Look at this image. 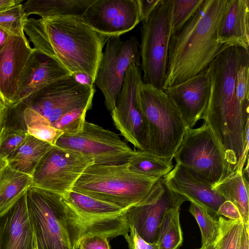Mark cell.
I'll use <instances>...</instances> for the list:
<instances>
[{"mask_svg": "<svg viewBox=\"0 0 249 249\" xmlns=\"http://www.w3.org/2000/svg\"><path fill=\"white\" fill-rule=\"evenodd\" d=\"M52 146L28 134L25 141L6 158L7 164L32 177L38 163Z\"/></svg>", "mask_w": 249, "mask_h": 249, "instance_id": "cell-23", "label": "cell"}, {"mask_svg": "<svg viewBox=\"0 0 249 249\" xmlns=\"http://www.w3.org/2000/svg\"><path fill=\"white\" fill-rule=\"evenodd\" d=\"M249 57V49L231 46L220 52L207 67L211 91L202 119L212 129L232 167L241 161L249 130V109L240 104L235 95L238 70Z\"/></svg>", "mask_w": 249, "mask_h": 249, "instance_id": "cell-1", "label": "cell"}, {"mask_svg": "<svg viewBox=\"0 0 249 249\" xmlns=\"http://www.w3.org/2000/svg\"><path fill=\"white\" fill-rule=\"evenodd\" d=\"M69 75L57 60L33 48L21 74L14 106L41 88Z\"/></svg>", "mask_w": 249, "mask_h": 249, "instance_id": "cell-18", "label": "cell"}, {"mask_svg": "<svg viewBox=\"0 0 249 249\" xmlns=\"http://www.w3.org/2000/svg\"><path fill=\"white\" fill-rule=\"evenodd\" d=\"M138 97L148 130L146 150L173 159L187 129L179 111L162 89L142 82Z\"/></svg>", "mask_w": 249, "mask_h": 249, "instance_id": "cell-6", "label": "cell"}, {"mask_svg": "<svg viewBox=\"0 0 249 249\" xmlns=\"http://www.w3.org/2000/svg\"><path fill=\"white\" fill-rule=\"evenodd\" d=\"M23 0H0V12L8 9L17 4H21Z\"/></svg>", "mask_w": 249, "mask_h": 249, "instance_id": "cell-40", "label": "cell"}, {"mask_svg": "<svg viewBox=\"0 0 249 249\" xmlns=\"http://www.w3.org/2000/svg\"><path fill=\"white\" fill-rule=\"evenodd\" d=\"M130 234L124 235L129 249H159L156 243H150L142 239L133 226H129Z\"/></svg>", "mask_w": 249, "mask_h": 249, "instance_id": "cell-36", "label": "cell"}, {"mask_svg": "<svg viewBox=\"0 0 249 249\" xmlns=\"http://www.w3.org/2000/svg\"><path fill=\"white\" fill-rule=\"evenodd\" d=\"M28 17L26 16L23 4H19L0 12V28L11 36L27 38L24 28Z\"/></svg>", "mask_w": 249, "mask_h": 249, "instance_id": "cell-32", "label": "cell"}, {"mask_svg": "<svg viewBox=\"0 0 249 249\" xmlns=\"http://www.w3.org/2000/svg\"></svg>", "mask_w": 249, "mask_h": 249, "instance_id": "cell-46", "label": "cell"}, {"mask_svg": "<svg viewBox=\"0 0 249 249\" xmlns=\"http://www.w3.org/2000/svg\"><path fill=\"white\" fill-rule=\"evenodd\" d=\"M97 69L94 84L100 89L110 112L116 106L126 71L132 63L141 67L140 45L132 36L125 41L108 37Z\"/></svg>", "mask_w": 249, "mask_h": 249, "instance_id": "cell-10", "label": "cell"}, {"mask_svg": "<svg viewBox=\"0 0 249 249\" xmlns=\"http://www.w3.org/2000/svg\"><path fill=\"white\" fill-rule=\"evenodd\" d=\"M179 111L187 128H193L202 119L211 91L207 68L196 76L163 90Z\"/></svg>", "mask_w": 249, "mask_h": 249, "instance_id": "cell-16", "label": "cell"}, {"mask_svg": "<svg viewBox=\"0 0 249 249\" xmlns=\"http://www.w3.org/2000/svg\"><path fill=\"white\" fill-rule=\"evenodd\" d=\"M219 234L215 241L217 249H239L244 227L242 219H226L222 216L218 218Z\"/></svg>", "mask_w": 249, "mask_h": 249, "instance_id": "cell-31", "label": "cell"}, {"mask_svg": "<svg viewBox=\"0 0 249 249\" xmlns=\"http://www.w3.org/2000/svg\"><path fill=\"white\" fill-rule=\"evenodd\" d=\"M180 206L167 210L160 224L156 241L159 249H179L183 242L179 221Z\"/></svg>", "mask_w": 249, "mask_h": 249, "instance_id": "cell-28", "label": "cell"}, {"mask_svg": "<svg viewBox=\"0 0 249 249\" xmlns=\"http://www.w3.org/2000/svg\"><path fill=\"white\" fill-rule=\"evenodd\" d=\"M217 214L218 215H222L227 217L229 219H242L241 214L237 208L229 200H225L220 206L217 211Z\"/></svg>", "mask_w": 249, "mask_h": 249, "instance_id": "cell-37", "label": "cell"}, {"mask_svg": "<svg viewBox=\"0 0 249 249\" xmlns=\"http://www.w3.org/2000/svg\"><path fill=\"white\" fill-rule=\"evenodd\" d=\"M229 0H204L191 18L171 35L167 70L162 89L204 71L224 49L218 29Z\"/></svg>", "mask_w": 249, "mask_h": 249, "instance_id": "cell-3", "label": "cell"}, {"mask_svg": "<svg viewBox=\"0 0 249 249\" xmlns=\"http://www.w3.org/2000/svg\"><path fill=\"white\" fill-rule=\"evenodd\" d=\"M161 0H138L141 21H146Z\"/></svg>", "mask_w": 249, "mask_h": 249, "instance_id": "cell-38", "label": "cell"}, {"mask_svg": "<svg viewBox=\"0 0 249 249\" xmlns=\"http://www.w3.org/2000/svg\"><path fill=\"white\" fill-rule=\"evenodd\" d=\"M213 188L238 209L244 223L249 224V176L236 170Z\"/></svg>", "mask_w": 249, "mask_h": 249, "instance_id": "cell-26", "label": "cell"}, {"mask_svg": "<svg viewBox=\"0 0 249 249\" xmlns=\"http://www.w3.org/2000/svg\"><path fill=\"white\" fill-rule=\"evenodd\" d=\"M143 82L141 67L132 63L128 68L116 106L111 112L114 126L125 140L138 150H147L148 130L138 97Z\"/></svg>", "mask_w": 249, "mask_h": 249, "instance_id": "cell-13", "label": "cell"}, {"mask_svg": "<svg viewBox=\"0 0 249 249\" xmlns=\"http://www.w3.org/2000/svg\"><path fill=\"white\" fill-rule=\"evenodd\" d=\"M81 19L102 35L120 36L141 21L138 0H96Z\"/></svg>", "mask_w": 249, "mask_h": 249, "instance_id": "cell-15", "label": "cell"}, {"mask_svg": "<svg viewBox=\"0 0 249 249\" xmlns=\"http://www.w3.org/2000/svg\"><path fill=\"white\" fill-rule=\"evenodd\" d=\"M27 133L22 108L8 107L0 131V160L6 158L26 139Z\"/></svg>", "mask_w": 249, "mask_h": 249, "instance_id": "cell-24", "label": "cell"}, {"mask_svg": "<svg viewBox=\"0 0 249 249\" xmlns=\"http://www.w3.org/2000/svg\"><path fill=\"white\" fill-rule=\"evenodd\" d=\"M79 249H110L107 237L100 235L88 234L80 240Z\"/></svg>", "mask_w": 249, "mask_h": 249, "instance_id": "cell-35", "label": "cell"}, {"mask_svg": "<svg viewBox=\"0 0 249 249\" xmlns=\"http://www.w3.org/2000/svg\"><path fill=\"white\" fill-rule=\"evenodd\" d=\"M95 92L93 84H83L73 75H69L41 88L21 103L38 113L54 127L62 117L71 111L91 108Z\"/></svg>", "mask_w": 249, "mask_h": 249, "instance_id": "cell-9", "label": "cell"}, {"mask_svg": "<svg viewBox=\"0 0 249 249\" xmlns=\"http://www.w3.org/2000/svg\"><path fill=\"white\" fill-rule=\"evenodd\" d=\"M33 185L31 176L7 164L0 171V215L8 211Z\"/></svg>", "mask_w": 249, "mask_h": 249, "instance_id": "cell-25", "label": "cell"}, {"mask_svg": "<svg viewBox=\"0 0 249 249\" xmlns=\"http://www.w3.org/2000/svg\"><path fill=\"white\" fill-rule=\"evenodd\" d=\"M172 160L158 156L148 150H135L128 162V167L139 174L162 178L173 169Z\"/></svg>", "mask_w": 249, "mask_h": 249, "instance_id": "cell-27", "label": "cell"}, {"mask_svg": "<svg viewBox=\"0 0 249 249\" xmlns=\"http://www.w3.org/2000/svg\"><path fill=\"white\" fill-rule=\"evenodd\" d=\"M24 31L34 49L55 59L71 75L85 74L94 84L108 37L69 16L28 18Z\"/></svg>", "mask_w": 249, "mask_h": 249, "instance_id": "cell-2", "label": "cell"}, {"mask_svg": "<svg viewBox=\"0 0 249 249\" xmlns=\"http://www.w3.org/2000/svg\"><path fill=\"white\" fill-rule=\"evenodd\" d=\"M7 109L8 106L0 100V131L3 125Z\"/></svg>", "mask_w": 249, "mask_h": 249, "instance_id": "cell-41", "label": "cell"}, {"mask_svg": "<svg viewBox=\"0 0 249 249\" xmlns=\"http://www.w3.org/2000/svg\"><path fill=\"white\" fill-rule=\"evenodd\" d=\"M164 178L172 190L186 197L188 201L202 206L214 217L219 216L218 210L226 200L213 185L196 180L178 163Z\"/></svg>", "mask_w": 249, "mask_h": 249, "instance_id": "cell-20", "label": "cell"}, {"mask_svg": "<svg viewBox=\"0 0 249 249\" xmlns=\"http://www.w3.org/2000/svg\"><path fill=\"white\" fill-rule=\"evenodd\" d=\"M220 42L249 48V0H229L218 29Z\"/></svg>", "mask_w": 249, "mask_h": 249, "instance_id": "cell-21", "label": "cell"}, {"mask_svg": "<svg viewBox=\"0 0 249 249\" xmlns=\"http://www.w3.org/2000/svg\"><path fill=\"white\" fill-rule=\"evenodd\" d=\"M6 164H7L6 160H0V171L5 165H6Z\"/></svg>", "mask_w": 249, "mask_h": 249, "instance_id": "cell-44", "label": "cell"}, {"mask_svg": "<svg viewBox=\"0 0 249 249\" xmlns=\"http://www.w3.org/2000/svg\"><path fill=\"white\" fill-rule=\"evenodd\" d=\"M93 158L79 152L52 146L36 167L33 185L62 196L72 188Z\"/></svg>", "mask_w": 249, "mask_h": 249, "instance_id": "cell-12", "label": "cell"}, {"mask_svg": "<svg viewBox=\"0 0 249 249\" xmlns=\"http://www.w3.org/2000/svg\"><path fill=\"white\" fill-rule=\"evenodd\" d=\"M204 0H171L172 34L179 31L194 16Z\"/></svg>", "mask_w": 249, "mask_h": 249, "instance_id": "cell-33", "label": "cell"}, {"mask_svg": "<svg viewBox=\"0 0 249 249\" xmlns=\"http://www.w3.org/2000/svg\"><path fill=\"white\" fill-rule=\"evenodd\" d=\"M96 0H28L23 4L28 17L37 15L41 18L74 17L81 18Z\"/></svg>", "mask_w": 249, "mask_h": 249, "instance_id": "cell-22", "label": "cell"}, {"mask_svg": "<svg viewBox=\"0 0 249 249\" xmlns=\"http://www.w3.org/2000/svg\"><path fill=\"white\" fill-rule=\"evenodd\" d=\"M197 249H216L215 242L207 245L206 246H201V248Z\"/></svg>", "mask_w": 249, "mask_h": 249, "instance_id": "cell-43", "label": "cell"}, {"mask_svg": "<svg viewBox=\"0 0 249 249\" xmlns=\"http://www.w3.org/2000/svg\"><path fill=\"white\" fill-rule=\"evenodd\" d=\"M10 36L6 32L0 28V51L3 49Z\"/></svg>", "mask_w": 249, "mask_h": 249, "instance_id": "cell-42", "label": "cell"}, {"mask_svg": "<svg viewBox=\"0 0 249 249\" xmlns=\"http://www.w3.org/2000/svg\"><path fill=\"white\" fill-rule=\"evenodd\" d=\"M249 224L244 223L239 249H249Z\"/></svg>", "mask_w": 249, "mask_h": 249, "instance_id": "cell-39", "label": "cell"}, {"mask_svg": "<svg viewBox=\"0 0 249 249\" xmlns=\"http://www.w3.org/2000/svg\"><path fill=\"white\" fill-rule=\"evenodd\" d=\"M26 194L37 249H78L83 237L93 234L63 196L33 185Z\"/></svg>", "mask_w": 249, "mask_h": 249, "instance_id": "cell-4", "label": "cell"}, {"mask_svg": "<svg viewBox=\"0 0 249 249\" xmlns=\"http://www.w3.org/2000/svg\"><path fill=\"white\" fill-rule=\"evenodd\" d=\"M160 178L133 172L128 163L88 167L72 190L127 210L144 199Z\"/></svg>", "mask_w": 249, "mask_h": 249, "instance_id": "cell-5", "label": "cell"}, {"mask_svg": "<svg viewBox=\"0 0 249 249\" xmlns=\"http://www.w3.org/2000/svg\"><path fill=\"white\" fill-rule=\"evenodd\" d=\"M32 50L27 38L10 35L0 51V100L8 107L14 105L19 79Z\"/></svg>", "mask_w": 249, "mask_h": 249, "instance_id": "cell-17", "label": "cell"}, {"mask_svg": "<svg viewBox=\"0 0 249 249\" xmlns=\"http://www.w3.org/2000/svg\"><path fill=\"white\" fill-rule=\"evenodd\" d=\"M171 12V0H161L141 28L142 81L160 89H162L167 70Z\"/></svg>", "mask_w": 249, "mask_h": 249, "instance_id": "cell-8", "label": "cell"}, {"mask_svg": "<svg viewBox=\"0 0 249 249\" xmlns=\"http://www.w3.org/2000/svg\"><path fill=\"white\" fill-rule=\"evenodd\" d=\"M55 146L79 152L93 158L94 164L106 165L127 163L135 151L115 132L86 121L81 131L63 134Z\"/></svg>", "mask_w": 249, "mask_h": 249, "instance_id": "cell-11", "label": "cell"}, {"mask_svg": "<svg viewBox=\"0 0 249 249\" xmlns=\"http://www.w3.org/2000/svg\"><path fill=\"white\" fill-rule=\"evenodd\" d=\"M249 57L240 65L235 81V95L240 104L249 109Z\"/></svg>", "mask_w": 249, "mask_h": 249, "instance_id": "cell-34", "label": "cell"}, {"mask_svg": "<svg viewBox=\"0 0 249 249\" xmlns=\"http://www.w3.org/2000/svg\"><path fill=\"white\" fill-rule=\"evenodd\" d=\"M186 201V197L168 186L164 177L160 178L144 199L127 210V222L145 241L156 243L158 228L165 212L181 206Z\"/></svg>", "mask_w": 249, "mask_h": 249, "instance_id": "cell-14", "label": "cell"}, {"mask_svg": "<svg viewBox=\"0 0 249 249\" xmlns=\"http://www.w3.org/2000/svg\"><path fill=\"white\" fill-rule=\"evenodd\" d=\"M189 211L200 228L202 246L215 242L219 234L218 219L211 215L203 207L194 202H191Z\"/></svg>", "mask_w": 249, "mask_h": 249, "instance_id": "cell-30", "label": "cell"}, {"mask_svg": "<svg viewBox=\"0 0 249 249\" xmlns=\"http://www.w3.org/2000/svg\"><path fill=\"white\" fill-rule=\"evenodd\" d=\"M173 158L194 178L213 186L233 173L224 148L204 122L199 127L187 128Z\"/></svg>", "mask_w": 249, "mask_h": 249, "instance_id": "cell-7", "label": "cell"}, {"mask_svg": "<svg viewBox=\"0 0 249 249\" xmlns=\"http://www.w3.org/2000/svg\"><path fill=\"white\" fill-rule=\"evenodd\" d=\"M23 117L27 133L40 140L55 146L63 132L53 127L49 121L31 108L22 103Z\"/></svg>", "mask_w": 249, "mask_h": 249, "instance_id": "cell-29", "label": "cell"}, {"mask_svg": "<svg viewBox=\"0 0 249 249\" xmlns=\"http://www.w3.org/2000/svg\"><path fill=\"white\" fill-rule=\"evenodd\" d=\"M26 193L0 215V249L34 248L36 239L29 218Z\"/></svg>", "mask_w": 249, "mask_h": 249, "instance_id": "cell-19", "label": "cell"}, {"mask_svg": "<svg viewBox=\"0 0 249 249\" xmlns=\"http://www.w3.org/2000/svg\"><path fill=\"white\" fill-rule=\"evenodd\" d=\"M33 249H37V246H36V243H35V245H34V247Z\"/></svg>", "mask_w": 249, "mask_h": 249, "instance_id": "cell-45", "label": "cell"}]
</instances>
